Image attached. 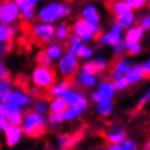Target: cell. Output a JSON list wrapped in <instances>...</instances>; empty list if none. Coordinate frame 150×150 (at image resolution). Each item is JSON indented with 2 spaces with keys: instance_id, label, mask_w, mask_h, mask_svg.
<instances>
[{
  "instance_id": "1",
  "label": "cell",
  "mask_w": 150,
  "mask_h": 150,
  "mask_svg": "<svg viewBox=\"0 0 150 150\" xmlns=\"http://www.w3.org/2000/svg\"><path fill=\"white\" fill-rule=\"evenodd\" d=\"M21 126L23 129V132L28 137L32 139H38L43 136L47 131L46 120L43 118V115H41L36 111L27 112L23 117V122H22Z\"/></svg>"
},
{
  "instance_id": "2",
  "label": "cell",
  "mask_w": 150,
  "mask_h": 150,
  "mask_svg": "<svg viewBox=\"0 0 150 150\" xmlns=\"http://www.w3.org/2000/svg\"><path fill=\"white\" fill-rule=\"evenodd\" d=\"M31 80H32L33 85L43 89V91H48V89L56 83L57 75H56V71L52 69V66L37 65L35 69L32 70Z\"/></svg>"
},
{
  "instance_id": "3",
  "label": "cell",
  "mask_w": 150,
  "mask_h": 150,
  "mask_svg": "<svg viewBox=\"0 0 150 150\" xmlns=\"http://www.w3.org/2000/svg\"><path fill=\"white\" fill-rule=\"evenodd\" d=\"M73 32L81 41L89 42L93 40H98V37L100 36V27L99 23H91L84 19H79L73 25Z\"/></svg>"
},
{
  "instance_id": "4",
  "label": "cell",
  "mask_w": 150,
  "mask_h": 150,
  "mask_svg": "<svg viewBox=\"0 0 150 150\" xmlns=\"http://www.w3.org/2000/svg\"><path fill=\"white\" fill-rule=\"evenodd\" d=\"M57 69L64 78H73L79 70V61L78 56L71 52L64 54L59 60Z\"/></svg>"
},
{
  "instance_id": "5",
  "label": "cell",
  "mask_w": 150,
  "mask_h": 150,
  "mask_svg": "<svg viewBox=\"0 0 150 150\" xmlns=\"http://www.w3.org/2000/svg\"><path fill=\"white\" fill-rule=\"evenodd\" d=\"M21 13L14 0H3L0 3V23L13 24L19 19Z\"/></svg>"
},
{
  "instance_id": "6",
  "label": "cell",
  "mask_w": 150,
  "mask_h": 150,
  "mask_svg": "<svg viewBox=\"0 0 150 150\" xmlns=\"http://www.w3.org/2000/svg\"><path fill=\"white\" fill-rule=\"evenodd\" d=\"M32 36L40 45H47L55 37V27L52 23L37 24L32 29Z\"/></svg>"
},
{
  "instance_id": "7",
  "label": "cell",
  "mask_w": 150,
  "mask_h": 150,
  "mask_svg": "<svg viewBox=\"0 0 150 150\" xmlns=\"http://www.w3.org/2000/svg\"><path fill=\"white\" fill-rule=\"evenodd\" d=\"M123 28L121 24H118L117 22H115L113 25H112L111 31L104 33L103 36L98 37V42L100 45H107V46H115L116 43L118 42L122 38V33H123Z\"/></svg>"
},
{
  "instance_id": "8",
  "label": "cell",
  "mask_w": 150,
  "mask_h": 150,
  "mask_svg": "<svg viewBox=\"0 0 150 150\" xmlns=\"http://www.w3.org/2000/svg\"><path fill=\"white\" fill-rule=\"evenodd\" d=\"M59 3H50L38 12V19L42 23H55L59 19Z\"/></svg>"
},
{
  "instance_id": "9",
  "label": "cell",
  "mask_w": 150,
  "mask_h": 150,
  "mask_svg": "<svg viewBox=\"0 0 150 150\" xmlns=\"http://www.w3.org/2000/svg\"><path fill=\"white\" fill-rule=\"evenodd\" d=\"M5 107V118L9 121L10 125L21 126L23 122V112H22V107L14 104L13 102H8L4 104Z\"/></svg>"
},
{
  "instance_id": "10",
  "label": "cell",
  "mask_w": 150,
  "mask_h": 150,
  "mask_svg": "<svg viewBox=\"0 0 150 150\" xmlns=\"http://www.w3.org/2000/svg\"><path fill=\"white\" fill-rule=\"evenodd\" d=\"M17 3L18 8H19L21 17L24 21L31 22L35 18V6L40 0H14Z\"/></svg>"
},
{
  "instance_id": "11",
  "label": "cell",
  "mask_w": 150,
  "mask_h": 150,
  "mask_svg": "<svg viewBox=\"0 0 150 150\" xmlns=\"http://www.w3.org/2000/svg\"><path fill=\"white\" fill-rule=\"evenodd\" d=\"M5 142L8 146H16L18 142L21 141L22 135H23V129L22 126H16V125H9V127L5 131Z\"/></svg>"
},
{
  "instance_id": "12",
  "label": "cell",
  "mask_w": 150,
  "mask_h": 150,
  "mask_svg": "<svg viewBox=\"0 0 150 150\" xmlns=\"http://www.w3.org/2000/svg\"><path fill=\"white\" fill-rule=\"evenodd\" d=\"M71 87H73L71 78H65V79L61 80L60 83H57V84L55 83L52 85V87L48 89V94H50V97H62Z\"/></svg>"
},
{
  "instance_id": "13",
  "label": "cell",
  "mask_w": 150,
  "mask_h": 150,
  "mask_svg": "<svg viewBox=\"0 0 150 150\" xmlns=\"http://www.w3.org/2000/svg\"><path fill=\"white\" fill-rule=\"evenodd\" d=\"M131 66V62L129 59H125V57H120L117 61L115 62L113 65V69L111 71V79L115 80L117 78H121L126 74V71L129 70V67Z\"/></svg>"
},
{
  "instance_id": "14",
  "label": "cell",
  "mask_w": 150,
  "mask_h": 150,
  "mask_svg": "<svg viewBox=\"0 0 150 150\" xmlns=\"http://www.w3.org/2000/svg\"><path fill=\"white\" fill-rule=\"evenodd\" d=\"M126 80L129 81V84H136L139 81H141L142 79H145L144 76V70H142L141 65H132L129 67V70L125 74Z\"/></svg>"
},
{
  "instance_id": "15",
  "label": "cell",
  "mask_w": 150,
  "mask_h": 150,
  "mask_svg": "<svg viewBox=\"0 0 150 150\" xmlns=\"http://www.w3.org/2000/svg\"><path fill=\"white\" fill-rule=\"evenodd\" d=\"M75 80L76 83L81 85V87H87V88H92L97 84V76L93 74L85 73V71L80 70L76 73V76H75Z\"/></svg>"
},
{
  "instance_id": "16",
  "label": "cell",
  "mask_w": 150,
  "mask_h": 150,
  "mask_svg": "<svg viewBox=\"0 0 150 150\" xmlns=\"http://www.w3.org/2000/svg\"><path fill=\"white\" fill-rule=\"evenodd\" d=\"M10 102H13L14 104L19 107H27L31 104V97L27 94V92L23 89H17V91L12 92V99Z\"/></svg>"
},
{
  "instance_id": "17",
  "label": "cell",
  "mask_w": 150,
  "mask_h": 150,
  "mask_svg": "<svg viewBox=\"0 0 150 150\" xmlns=\"http://www.w3.org/2000/svg\"><path fill=\"white\" fill-rule=\"evenodd\" d=\"M126 139V132L125 130L120 129V127H115V129H111L106 134V140L110 145L113 144H120Z\"/></svg>"
},
{
  "instance_id": "18",
  "label": "cell",
  "mask_w": 150,
  "mask_h": 150,
  "mask_svg": "<svg viewBox=\"0 0 150 150\" xmlns=\"http://www.w3.org/2000/svg\"><path fill=\"white\" fill-rule=\"evenodd\" d=\"M16 36V28L12 24L0 23V43H10Z\"/></svg>"
},
{
  "instance_id": "19",
  "label": "cell",
  "mask_w": 150,
  "mask_h": 150,
  "mask_svg": "<svg viewBox=\"0 0 150 150\" xmlns=\"http://www.w3.org/2000/svg\"><path fill=\"white\" fill-rule=\"evenodd\" d=\"M144 36V29L140 25H131L127 28V32L125 35V41L127 43H134V42H140V40Z\"/></svg>"
},
{
  "instance_id": "20",
  "label": "cell",
  "mask_w": 150,
  "mask_h": 150,
  "mask_svg": "<svg viewBox=\"0 0 150 150\" xmlns=\"http://www.w3.org/2000/svg\"><path fill=\"white\" fill-rule=\"evenodd\" d=\"M102 97V100H112V98L115 97V92L116 89L113 87V84L111 81H107L104 80L102 83L99 84L98 87V91H97Z\"/></svg>"
},
{
  "instance_id": "21",
  "label": "cell",
  "mask_w": 150,
  "mask_h": 150,
  "mask_svg": "<svg viewBox=\"0 0 150 150\" xmlns=\"http://www.w3.org/2000/svg\"><path fill=\"white\" fill-rule=\"evenodd\" d=\"M62 97L65 98V100H66V103H67V106L69 107H74L75 104H78L79 102H81V100L87 99L85 98V96L81 92L76 91V89H71V88Z\"/></svg>"
},
{
  "instance_id": "22",
  "label": "cell",
  "mask_w": 150,
  "mask_h": 150,
  "mask_svg": "<svg viewBox=\"0 0 150 150\" xmlns=\"http://www.w3.org/2000/svg\"><path fill=\"white\" fill-rule=\"evenodd\" d=\"M81 19L91 22V23H99L100 17H99L98 9L94 5H87L81 10Z\"/></svg>"
},
{
  "instance_id": "23",
  "label": "cell",
  "mask_w": 150,
  "mask_h": 150,
  "mask_svg": "<svg viewBox=\"0 0 150 150\" xmlns=\"http://www.w3.org/2000/svg\"><path fill=\"white\" fill-rule=\"evenodd\" d=\"M45 52H46L47 56L52 61H59L60 57L64 55V48H62V46H60L59 43H50L46 47Z\"/></svg>"
},
{
  "instance_id": "24",
  "label": "cell",
  "mask_w": 150,
  "mask_h": 150,
  "mask_svg": "<svg viewBox=\"0 0 150 150\" xmlns=\"http://www.w3.org/2000/svg\"><path fill=\"white\" fill-rule=\"evenodd\" d=\"M116 22L118 24H121L123 28H130L131 25H134L135 23V13L132 9H130L129 12L121 14V16L116 17Z\"/></svg>"
},
{
  "instance_id": "25",
  "label": "cell",
  "mask_w": 150,
  "mask_h": 150,
  "mask_svg": "<svg viewBox=\"0 0 150 150\" xmlns=\"http://www.w3.org/2000/svg\"><path fill=\"white\" fill-rule=\"evenodd\" d=\"M48 107H50V112L62 113L69 106H67V103H66V100H65L64 97H54V99L50 102Z\"/></svg>"
},
{
  "instance_id": "26",
  "label": "cell",
  "mask_w": 150,
  "mask_h": 150,
  "mask_svg": "<svg viewBox=\"0 0 150 150\" xmlns=\"http://www.w3.org/2000/svg\"><path fill=\"white\" fill-rule=\"evenodd\" d=\"M131 8L129 6L126 0H117V1H115L113 4L111 5V12L115 14V17L117 16H121V14L129 12Z\"/></svg>"
},
{
  "instance_id": "27",
  "label": "cell",
  "mask_w": 150,
  "mask_h": 150,
  "mask_svg": "<svg viewBox=\"0 0 150 150\" xmlns=\"http://www.w3.org/2000/svg\"><path fill=\"white\" fill-rule=\"evenodd\" d=\"M112 111H113L112 100H100L97 103V112L99 116H108Z\"/></svg>"
},
{
  "instance_id": "28",
  "label": "cell",
  "mask_w": 150,
  "mask_h": 150,
  "mask_svg": "<svg viewBox=\"0 0 150 150\" xmlns=\"http://www.w3.org/2000/svg\"><path fill=\"white\" fill-rule=\"evenodd\" d=\"M93 54H94L93 48H91L87 43H83V42L78 46L76 51H75V55L80 59H91L93 56Z\"/></svg>"
},
{
  "instance_id": "29",
  "label": "cell",
  "mask_w": 150,
  "mask_h": 150,
  "mask_svg": "<svg viewBox=\"0 0 150 150\" xmlns=\"http://www.w3.org/2000/svg\"><path fill=\"white\" fill-rule=\"evenodd\" d=\"M81 113H83V112L80 110H78V108L67 107L66 110L62 112V118H64V121H74V120H76L78 117H80Z\"/></svg>"
},
{
  "instance_id": "30",
  "label": "cell",
  "mask_w": 150,
  "mask_h": 150,
  "mask_svg": "<svg viewBox=\"0 0 150 150\" xmlns=\"http://www.w3.org/2000/svg\"><path fill=\"white\" fill-rule=\"evenodd\" d=\"M70 35V27L67 24H59L55 28V36L59 41H65Z\"/></svg>"
},
{
  "instance_id": "31",
  "label": "cell",
  "mask_w": 150,
  "mask_h": 150,
  "mask_svg": "<svg viewBox=\"0 0 150 150\" xmlns=\"http://www.w3.org/2000/svg\"><path fill=\"white\" fill-rule=\"evenodd\" d=\"M83 130H79V131H76V132H74V134H71L69 135V137H67V142H66V148L65 149H71V148H74L75 145L79 142L81 139H83Z\"/></svg>"
},
{
  "instance_id": "32",
  "label": "cell",
  "mask_w": 150,
  "mask_h": 150,
  "mask_svg": "<svg viewBox=\"0 0 150 150\" xmlns=\"http://www.w3.org/2000/svg\"><path fill=\"white\" fill-rule=\"evenodd\" d=\"M36 61L38 65H43V66H52L54 65V61L48 57L47 54L45 51H40L36 56Z\"/></svg>"
},
{
  "instance_id": "33",
  "label": "cell",
  "mask_w": 150,
  "mask_h": 150,
  "mask_svg": "<svg viewBox=\"0 0 150 150\" xmlns=\"http://www.w3.org/2000/svg\"><path fill=\"white\" fill-rule=\"evenodd\" d=\"M81 70L85 71V73H89V74H93V75H97L99 73V69L96 66L94 61H84L81 64Z\"/></svg>"
},
{
  "instance_id": "34",
  "label": "cell",
  "mask_w": 150,
  "mask_h": 150,
  "mask_svg": "<svg viewBox=\"0 0 150 150\" xmlns=\"http://www.w3.org/2000/svg\"><path fill=\"white\" fill-rule=\"evenodd\" d=\"M125 52H127V42L125 40H120L113 46V54L116 56H122Z\"/></svg>"
},
{
  "instance_id": "35",
  "label": "cell",
  "mask_w": 150,
  "mask_h": 150,
  "mask_svg": "<svg viewBox=\"0 0 150 150\" xmlns=\"http://www.w3.org/2000/svg\"><path fill=\"white\" fill-rule=\"evenodd\" d=\"M112 84H113V87L116 91H125V89L129 87V81L126 80V78H125V75L121 78H117V79H115L113 81H112Z\"/></svg>"
},
{
  "instance_id": "36",
  "label": "cell",
  "mask_w": 150,
  "mask_h": 150,
  "mask_svg": "<svg viewBox=\"0 0 150 150\" xmlns=\"http://www.w3.org/2000/svg\"><path fill=\"white\" fill-rule=\"evenodd\" d=\"M35 111L38 112L41 115H46L47 111H48V104L45 99H37L36 103H35Z\"/></svg>"
},
{
  "instance_id": "37",
  "label": "cell",
  "mask_w": 150,
  "mask_h": 150,
  "mask_svg": "<svg viewBox=\"0 0 150 150\" xmlns=\"http://www.w3.org/2000/svg\"><path fill=\"white\" fill-rule=\"evenodd\" d=\"M80 43H81V40L79 38V37H76L74 35L69 40V42H67V52L75 54V51H76V48H78V46H79Z\"/></svg>"
},
{
  "instance_id": "38",
  "label": "cell",
  "mask_w": 150,
  "mask_h": 150,
  "mask_svg": "<svg viewBox=\"0 0 150 150\" xmlns=\"http://www.w3.org/2000/svg\"><path fill=\"white\" fill-rule=\"evenodd\" d=\"M48 123H51L52 126H57L60 123L64 122V118H62V113H55V112H51L48 115Z\"/></svg>"
},
{
  "instance_id": "39",
  "label": "cell",
  "mask_w": 150,
  "mask_h": 150,
  "mask_svg": "<svg viewBox=\"0 0 150 150\" xmlns=\"http://www.w3.org/2000/svg\"><path fill=\"white\" fill-rule=\"evenodd\" d=\"M126 1L132 10H139V9L144 8V6L146 5L148 0H126Z\"/></svg>"
},
{
  "instance_id": "40",
  "label": "cell",
  "mask_w": 150,
  "mask_h": 150,
  "mask_svg": "<svg viewBox=\"0 0 150 150\" xmlns=\"http://www.w3.org/2000/svg\"><path fill=\"white\" fill-rule=\"evenodd\" d=\"M127 52L130 55H139L141 52V46L139 45V42H134V43H127Z\"/></svg>"
},
{
  "instance_id": "41",
  "label": "cell",
  "mask_w": 150,
  "mask_h": 150,
  "mask_svg": "<svg viewBox=\"0 0 150 150\" xmlns=\"http://www.w3.org/2000/svg\"><path fill=\"white\" fill-rule=\"evenodd\" d=\"M139 25L144 29V31H150V14H146L140 19Z\"/></svg>"
},
{
  "instance_id": "42",
  "label": "cell",
  "mask_w": 150,
  "mask_h": 150,
  "mask_svg": "<svg viewBox=\"0 0 150 150\" xmlns=\"http://www.w3.org/2000/svg\"><path fill=\"white\" fill-rule=\"evenodd\" d=\"M12 99V91L10 89H4L1 93H0V102L1 103H8Z\"/></svg>"
},
{
  "instance_id": "43",
  "label": "cell",
  "mask_w": 150,
  "mask_h": 150,
  "mask_svg": "<svg viewBox=\"0 0 150 150\" xmlns=\"http://www.w3.org/2000/svg\"><path fill=\"white\" fill-rule=\"evenodd\" d=\"M27 92L29 93V94H32L33 97H36V98H38V97L41 98V97H42V94H43V89L36 87V85H32V87H29V88L27 89Z\"/></svg>"
},
{
  "instance_id": "44",
  "label": "cell",
  "mask_w": 150,
  "mask_h": 150,
  "mask_svg": "<svg viewBox=\"0 0 150 150\" xmlns=\"http://www.w3.org/2000/svg\"><path fill=\"white\" fill-rule=\"evenodd\" d=\"M120 145H121V149L122 150H135L136 149V145H135L134 141L131 140H123L122 142H120Z\"/></svg>"
},
{
  "instance_id": "45",
  "label": "cell",
  "mask_w": 150,
  "mask_h": 150,
  "mask_svg": "<svg viewBox=\"0 0 150 150\" xmlns=\"http://www.w3.org/2000/svg\"><path fill=\"white\" fill-rule=\"evenodd\" d=\"M70 13V9L69 6L65 5V4H60L59 5V18L61 19V18H65L67 14Z\"/></svg>"
},
{
  "instance_id": "46",
  "label": "cell",
  "mask_w": 150,
  "mask_h": 150,
  "mask_svg": "<svg viewBox=\"0 0 150 150\" xmlns=\"http://www.w3.org/2000/svg\"><path fill=\"white\" fill-rule=\"evenodd\" d=\"M67 137H69V135H67V134H61V135H60V136L57 137V144H59V148H60V149H65V148H66Z\"/></svg>"
},
{
  "instance_id": "47",
  "label": "cell",
  "mask_w": 150,
  "mask_h": 150,
  "mask_svg": "<svg viewBox=\"0 0 150 150\" xmlns=\"http://www.w3.org/2000/svg\"><path fill=\"white\" fill-rule=\"evenodd\" d=\"M142 70H144V76L145 79H150V57L142 64Z\"/></svg>"
},
{
  "instance_id": "48",
  "label": "cell",
  "mask_w": 150,
  "mask_h": 150,
  "mask_svg": "<svg viewBox=\"0 0 150 150\" xmlns=\"http://www.w3.org/2000/svg\"><path fill=\"white\" fill-rule=\"evenodd\" d=\"M94 64H96V66L99 69V71H103V70L107 67V61H106L104 59H102V57L96 59V60H94Z\"/></svg>"
},
{
  "instance_id": "49",
  "label": "cell",
  "mask_w": 150,
  "mask_h": 150,
  "mask_svg": "<svg viewBox=\"0 0 150 150\" xmlns=\"http://www.w3.org/2000/svg\"><path fill=\"white\" fill-rule=\"evenodd\" d=\"M9 76H10L9 71L5 69V66L3 65L1 62H0V81L5 80V79H9Z\"/></svg>"
},
{
  "instance_id": "50",
  "label": "cell",
  "mask_w": 150,
  "mask_h": 150,
  "mask_svg": "<svg viewBox=\"0 0 150 150\" xmlns=\"http://www.w3.org/2000/svg\"><path fill=\"white\" fill-rule=\"evenodd\" d=\"M149 100H150V89H149V91L145 93L144 96L141 97L140 100H139V108H142V107H144L146 103L149 102Z\"/></svg>"
},
{
  "instance_id": "51",
  "label": "cell",
  "mask_w": 150,
  "mask_h": 150,
  "mask_svg": "<svg viewBox=\"0 0 150 150\" xmlns=\"http://www.w3.org/2000/svg\"><path fill=\"white\" fill-rule=\"evenodd\" d=\"M9 125H10V123H9V121L5 117L4 118H0V130H1V131H5L9 127Z\"/></svg>"
},
{
  "instance_id": "52",
  "label": "cell",
  "mask_w": 150,
  "mask_h": 150,
  "mask_svg": "<svg viewBox=\"0 0 150 150\" xmlns=\"http://www.w3.org/2000/svg\"><path fill=\"white\" fill-rule=\"evenodd\" d=\"M91 98H92V100H93V102H94V103H98V102H100V100H102V97H100V94H99L98 92L92 93Z\"/></svg>"
},
{
  "instance_id": "53",
  "label": "cell",
  "mask_w": 150,
  "mask_h": 150,
  "mask_svg": "<svg viewBox=\"0 0 150 150\" xmlns=\"http://www.w3.org/2000/svg\"><path fill=\"white\" fill-rule=\"evenodd\" d=\"M6 51H9V45L8 43H0V55H4Z\"/></svg>"
},
{
  "instance_id": "54",
  "label": "cell",
  "mask_w": 150,
  "mask_h": 150,
  "mask_svg": "<svg viewBox=\"0 0 150 150\" xmlns=\"http://www.w3.org/2000/svg\"><path fill=\"white\" fill-rule=\"evenodd\" d=\"M5 117V107L4 103L0 102V118H4Z\"/></svg>"
},
{
  "instance_id": "55",
  "label": "cell",
  "mask_w": 150,
  "mask_h": 150,
  "mask_svg": "<svg viewBox=\"0 0 150 150\" xmlns=\"http://www.w3.org/2000/svg\"><path fill=\"white\" fill-rule=\"evenodd\" d=\"M115 1H117V0H106V5H108V6H110V5H112V4H113Z\"/></svg>"
},
{
  "instance_id": "56",
  "label": "cell",
  "mask_w": 150,
  "mask_h": 150,
  "mask_svg": "<svg viewBox=\"0 0 150 150\" xmlns=\"http://www.w3.org/2000/svg\"><path fill=\"white\" fill-rule=\"evenodd\" d=\"M145 149H150V139L148 140V142H146V145H145Z\"/></svg>"
},
{
  "instance_id": "57",
  "label": "cell",
  "mask_w": 150,
  "mask_h": 150,
  "mask_svg": "<svg viewBox=\"0 0 150 150\" xmlns=\"http://www.w3.org/2000/svg\"><path fill=\"white\" fill-rule=\"evenodd\" d=\"M3 91H4V85H3V83L0 81V93H1Z\"/></svg>"
},
{
  "instance_id": "58",
  "label": "cell",
  "mask_w": 150,
  "mask_h": 150,
  "mask_svg": "<svg viewBox=\"0 0 150 150\" xmlns=\"http://www.w3.org/2000/svg\"><path fill=\"white\" fill-rule=\"evenodd\" d=\"M66 1H73V0H66Z\"/></svg>"
},
{
  "instance_id": "59",
  "label": "cell",
  "mask_w": 150,
  "mask_h": 150,
  "mask_svg": "<svg viewBox=\"0 0 150 150\" xmlns=\"http://www.w3.org/2000/svg\"><path fill=\"white\" fill-rule=\"evenodd\" d=\"M148 3H149V4H150V0H148Z\"/></svg>"
}]
</instances>
